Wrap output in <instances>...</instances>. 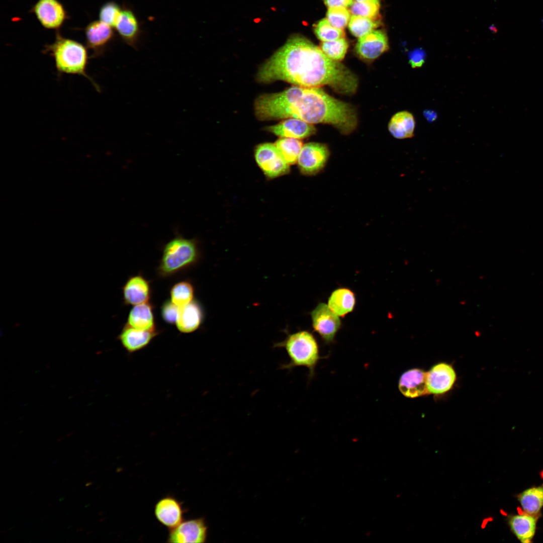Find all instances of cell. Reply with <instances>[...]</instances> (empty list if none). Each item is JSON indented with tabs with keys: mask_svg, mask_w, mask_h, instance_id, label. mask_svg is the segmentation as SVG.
Here are the masks:
<instances>
[{
	"mask_svg": "<svg viewBox=\"0 0 543 543\" xmlns=\"http://www.w3.org/2000/svg\"><path fill=\"white\" fill-rule=\"evenodd\" d=\"M264 130L281 138L298 139L310 136L316 131L312 124L296 118L286 119L275 125L265 127Z\"/></svg>",
	"mask_w": 543,
	"mask_h": 543,
	"instance_id": "cell-14",
	"label": "cell"
},
{
	"mask_svg": "<svg viewBox=\"0 0 543 543\" xmlns=\"http://www.w3.org/2000/svg\"><path fill=\"white\" fill-rule=\"evenodd\" d=\"M274 144L281 155L290 165L297 161L303 146L302 142L299 139L292 138H281Z\"/></svg>",
	"mask_w": 543,
	"mask_h": 543,
	"instance_id": "cell-25",
	"label": "cell"
},
{
	"mask_svg": "<svg viewBox=\"0 0 543 543\" xmlns=\"http://www.w3.org/2000/svg\"><path fill=\"white\" fill-rule=\"evenodd\" d=\"M388 48V40L386 34L381 30H373L358 38L355 51L361 58L372 60Z\"/></svg>",
	"mask_w": 543,
	"mask_h": 543,
	"instance_id": "cell-11",
	"label": "cell"
},
{
	"mask_svg": "<svg viewBox=\"0 0 543 543\" xmlns=\"http://www.w3.org/2000/svg\"><path fill=\"white\" fill-rule=\"evenodd\" d=\"M199 257V251L194 240L175 237L163 248L158 273L164 277L173 275L194 264Z\"/></svg>",
	"mask_w": 543,
	"mask_h": 543,
	"instance_id": "cell-4",
	"label": "cell"
},
{
	"mask_svg": "<svg viewBox=\"0 0 543 543\" xmlns=\"http://www.w3.org/2000/svg\"><path fill=\"white\" fill-rule=\"evenodd\" d=\"M115 28L127 44L135 46L140 33L139 25L132 11L127 9L122 10Z\"/></svg>",
	"mask_w": 543,
	"mask_h": 543,
	"instance_id": "cell-19",
	"label": "cell"
},
{
	"mask_svg": "<svg viewBox=\"0 0 543 543\" xmlns=\"http://www.w3.org/2000/svg\"><path fill=\"white\" fill-rule=\"evenodd\" d=\"M157 334L155 330H142L126 324L118 336L122 346L129 352L141 350L152 341Z\"/></svg>",
	"mask_w": 543,
	"mask_h": 543,
	"instance_id": "cell-16",
	"label": "cell"
},
{
	"mask_svg": "<svg viewBox=\"0 0 543 543\" xmlns=\"http://www.w3.org/2000/svg\"><path fill=\"white\" fill-rule=\"evenodd\" d=\"M89 506V505H88H88H86V506H85V507H87V506Z\"/></svg>",
	"mask_w": 543,
	"mask_h": 543,
	"instance_id": "cell-42",
	"label": "cell"
},
{
	"mask_svg": "<svg viewBox=\"0 0 543 543\" xmlns=\"http://www.w3.org/2000/svg\"><path fill=\"white\" fill-rule=\"evenodd\" d=\"M511 530L521 542H528L533 538L536 529V518L525 513L510 516L508 519Z\"/></svg>",
	"mask_w": 543,
	"mask_h": 543,
	"instance_id": "cell-20",
	"label": "cell"
},
{
	"mask_svg": "<svg viewBox=\"0 0 543 543\" xmlns=\"http://www.w3.org/2000/svg\"><path fill=\"white\" fill-rule=\"evenodd\" d=\"M170 293L171 301L180 307L193 301L194 289L190 282L183 281L175 284L171 289Z\"/></svg>",
	"mask_w": 543,
	"mask_h": 543,
	"instance_id": "cell-26",
	"label": "cell"
},
{
	"mask_svg": "<svg viewBox=\"0 0 543 543\" xmlns=\"http://www.w3.org/2000/svg\"><path fill=\"white\" fill-rule=\"evenodd\" d=\"M126 324L139 330H155L152 305L148 302L135 305L129 312Z\"/></svg>",
	"mask_w": 543,
	"mask_h": 543,
	"instance_id": "cell-21",
	"label": "cell"
},
{
	"mask_svg": "<svg viewBox=\"0 0 543 543\" xmlns=\"http://www.w3.org/2000/svg\"><path fill=\"white\" fill-rule=\"evenodd\" d=\"M87 48L76 40L63 37L57 31L54 41L45 45L42 52L52 57L58 76L64 74L81 75L100 92L99 86L87 72L89 58Z\"/></svg>",
	"mask_w": 543,
	"mask_h": 543,
	"instance_id": "cell-2",
	"label": "cell"
},
{
	"mask_svg": "<svg viewBox=\"0 0 543 543\" xmlns=\"http://www.w3.org/2000/svg\"><path fill=\"white\" fill-rule=\"evenodd\" d=\"M121 11L120 7L117 3L113 1L108 2L100 9L99 20L112 27H115Z\"/></svg>",
	"mask_w": 543,
	"mask_h": 543,
	"instance_id": "cell-32",
	"label": "cell"
},
{
	"mask_svg": "<svg viewBox=\"0 0 543 543\" xmlns=\"http://www.w3.org/2000/svg\"><path fill=\"white\" fill-rule=\"evenodd\" d=\"M179 307L171 301L165 302L161 308V315L163 320L168 323H175L177 319Z\"/></svg>",
	"mask_w": 543,
	"mask_h": 543,
	"instance_id": "cell-33",
	"label": "cell"
},
{
	"mask_svg": "<svg viewBox=\"0 0 543 543\" xmlns=\"http://www.w3.org/2000/svg\"><path fill=\"white\" fill-rule=\"evenodd\" d=\"M320 47L327 57L333 60L339 61L344 57L348 44L344 37L333 41L322 42Z\"/></svg>",
	"mask_w": 543,
	"mask_h": 543,
	"instance_id": "cell-28",
	"label": "cell"
},
{
	"mask_svg": "<svg viewBox=\"0 0 543 543\" xmlns=\"http://www.w3.org/2000/svg\"><path fill=\"white\" fill-rule=\"evenodd\" d=\"M379 24L375 19L353 15L350 19L348 28L353 36L359 38L374 30Z\"/></svg>",
	"mask_w": 543,
	"mask_h": 543,
	"instance_id": "cell-27",
	"label": "cell"
},
{
	"mask_svg": "<svg viewBox=\"0 0 543 543\" xmlns=\"http://www.w3.org/2000/svg\"><path fill=\"white\" fill-rule=\"evenodd\" d=\"M379 1V0H356V1Z\"/></svg>",
	"mask_w": 543,
	"mask_h": 543,
	"instance_id": "cell-39",
	"label": "cell"
},
{
	"mask_svg": "<svg viewBox=\"0 0 543 543\" xmlns=\"http://www.w3.org/2000/svg\"><path fill=\"white\" fill-rule=\"evenodd\" d=\"M518 500L526 513L535 515L543 507V485L524 490L518 495Z\"/></svg>",
	"mask_w": 543,
	"mask_h": 543,
	"instance_id": "cell-24",
	"label": "cell"
},
{
	"mask_svg": "<svg viewBox=\"0 0 543 543\" xmlns=\"http://www.w3.org/2000/svg\"><path fill=\"white\" fill-rule=\"evenodd\" d=\"M123 295L126 304L135 306L148 302L150 296L149 283L141 275L132 277L124 286Z\"/></svg>",
	"mask_w": 543,
	"mask_h": 543,
	"instance_id": "cell-17",
	"label": "cell"
},
{
	"mask_svg": "<svg viewBox=\"0 0 543 543\" xmlns=\"http://www.w3.org/2000/svg\"><path fill=\"white\" fill-rule=\"evenodd\" d=\"M93 482H88L85 484V486H89L93 484Z\"/></svg>",
	"mask_w": 543,
	"mask_h": 543,
	"instance_id": "cell-38",
	"label": "cell"
},
{
	"mask_svg": "<svg viewBox=\"0 0 543 543\" xmlns=\"http://www.w3.org/2000/svg\"><path fill=\"white\" fill-rule=\"evenodd\" d=\"M203 318V311L200 304L192 301L180 307L176 325L182 333H188L196 330L201 325Z\"/></svg>",
	"mask_w": 543,
	"mask_h": 543,
	"instance_id": "cell-18",
	"label": "cell"
},
{
	"mask_svg": "<svg viewBox=\"0 0 543 543\" xmlns=\"http://www.w3.org/2000/svg\"><path fill=\"white\" fill-rule=\"evenodd\" d=\"M311 315L314 330L320 335L326 344L332 343L341 327L338 316L324 303L319 304L312 311Z\"/></svg>",
	"mask_w": 543,
	"mask_h": 543,
	"instance_id": "cell-7",
	"label": "cell"
},
{
	"mask_svg": "<svg viewBox=\"0 0 543 543\" xmlns=\"http://www.w3.org/2000/svg\"><path fill=\"white\" fill-rule=\"evenodd\" d=\"M329 156L326 145L319 143H308L303 146L297 162L301 173L313 175L324 166Z\"/></svg>",
	"mask_w": 543,
	"mask_h": 543,
	"instance_id": "cell-9",
	"label": "cell"
},
{
	"mask_svg": "<svg viewBox=\"0 0 543 543\" xmlns=\"http://www.w3.org/2000/svg\"><path fill=\"white\" fill-rule=\"evenodd\" d=\"M426 53L421 48H417L411 51L409 55V61L413 68L421 67L425 62Z\"/></svg>",
	"mask_w": 543,
	"mask_h": 543,
	"instance_id": "cell-34",
	"label": "cell"
},
{
	"mask_svg": "<svg viewBox=\"0 0 543 543\" xmlns=\"http://www.w3.org/2000/svg\"><path fill=\"white\" fill-rule=\"evenodd\" d=\"M541 21H542V23H543V19H542V20H541Z\"/></svg>",
	"mask_w": 543,
	"mask_h": 543,
	"instance_id": "cell-43",
	"label": "cell"
},
{
	"mask_svg": "<svg viewBox=\"0 0 543 543\" xmlns=\"http://www.w3.org/2000/svg\"><path fill=\"white\" fill-rule=\"evenodd\" d=\"M30 12L47 29L57 30L68 19L64 6L58 0H38Z\"/></svg>",
	"mask_w": 543,
	"mask_h": 543,
	"instance_id": "cell-6",
	"label": "cell"
},
{
	"mask_svg": "<svg viewBox=\"0 0 543 543\" xmlns=\"http://www.w3.org/2000/svg\"><path fill=\"white\" fill-rule=\"evenodd\" d=\"M415 128L414 117L412 114L406 111L395 114L391 119L388 125L392 135L400 139L413 137Z\"/></svg>",
	"mask_w": 543,
	"mask_h": 543,
	"instance_id": "cell-22",
	"label": "cell"
},
{
	"mask_svg": "<svg viewBox=\"0 0 543 543\" xmlns=\"http://www.w3.org/2000/svg\"><path fill=\"white\" fill-rule=\"evenodd\" d=\"M400 392L407 398H416L428 393L427 373L419 369H412L403 373L399 380Z\"/></svg>",
	"mask_w": 543,
	"mask_h": 543,
	"instance_id": "cell-15",
	"label": "cell"
},
{
	"mask_svg": "<svg viewBox=\"0 0 543 543\" xmlns=\"http://www.w3.org/2000/svg\"><path fill=\"white\" fill-rule=\"evenodd\" d=\"M326 17L333 26L342 30L349 23L350 19L349 11L342 7L329 8Z\"/></svg>",
	"mask_w": 543,
	"mask_h": 543,
	"instance_id": "cell-31",
	"label": "cell"
},
{
	"mask_svg": "<svg viewBox=\"0 0 543 543\" xmlns=\"http://www.w3.org/2000/svg\"><path fill=\"white\" fill-rule=\"evenodd\" d=\"M276 347L284 348L290 358L289 363L282 365V369L291 370L296 367H304L309 371V378L312 379L319 360V346L314 336L307 331H300L289 334L283 341L277 343Z\"/></svg>",
	"mask_w": 543,
	"mask_h": 543,
	"instance_id": "cell-3",
	"label": "cell"
},
{
	"mask_svg": "<svg viewBox=\"0 0 543 543\" xmlns=\"http://www.w3.org/2000/svg\"><path fill=\"white\" fill-rule=\"evenodd\" d=\"M355 303L354 294L351 290L339 288L332 293L327 305L338 316L344 317L353 310Z\"/></svg>",
	"mask_w": 543,
	"mask_h": 543,
	"instance_id": "cell-23",
	"label": "cell"
},
{
	"mask_svg": "<svg viewBox=\"0 0 543 543\" xmlns=\"http://www.w3.org/2000/svg\"><path fill=\"white\" fill-rule=\"evenodd\" d=\"M491 28H491V30L493 32H496L497 31V28L494 26H491Z\"/></svg>",
	"mask_w": 543,
	"mask_h": 543,
	"instance_id": "cell-36",
	"label": "cell"
},
{
	"mask_svg": "<svg viewBox=\"0 0 543 543\" xmlns=\"http://www.w3.org/2000/svg\"><path fill=\"white\" fill-rule=\"evenodd\" d=\"M207 537V526L203 518L184 520L169 529L167 541L170 543H203Z\"/></svg>",
	"mask_w": 543,
	"mask_h": 543,
	"instance_id": "cell-8",
	"label": "cell"
},
{
	"mask_svg": "<svg viewBox=\"0 0 543 543\" xmlns=\"http://www.w3.org/2000/svg\"><path fill=\"white\" fill-rule=\"evenodd\" d=\"M254 157L262 171L269 178L282 176L290 171V165L273 143H264L257 145L254 150Z\"/></svg>",
	"mask_w": 543,
	"mask_h": 543,
	"instance_id": "cell-5",
	"label": "cell"
},
{
	"mask_svg": "<svg viewBox=\"0 0 543 543\" xmlns=\"http://www.w3.org/2000/svg\"><path fill=\"white\" fill-rule=\"evenodd\" d=\"M325 5L328 8L335 7H347L353 3V0H324Z\"/></svg>",
	"mask_w": 543,
	"mask_h": 543,
	"instance_id": "cell-35",
	"label": "cell"
},
{
	"mask_svg": "<svg viewBox=\"0 0 543 543\" xmlns=\"http://www.w3.org/2000/svg\"><path fill=\"white\" fill-rule=\"evenodd\" d=\"M86 46L93 52L90 57L100 56L113 39L112 27L99 20L87 24L84 29Z\"/></svg>",
	"mask_w": 543,
	"mask_h": 543,
	"instance_id": "cell-10",
	"label": "cell"
},
{
	"mask_svg": "<svg viewBox=\"0 0 543 543\" xmlns=\"http://www.w3.org/2000/svg\"><path fill=\"white\" fill-rule=\"evenodd\" d=\"M256 80L261 83L282 80L305 87L328 85L344 95L354 93L358 85L357 77L349 69L298 35L291 36L259 67Z\"/></svg>",
	"mask_w": 543,
	"mask_h": 543,
	"instance_id": "cell-1",
	"label": "cell"
},
{
	"mask_svg": "<svg viewBox=\"0 0 543 543\" xmlns=\"http://www.w3.org/2000/svg\"><path fill=\"white\" fill-rule=\"evenodd\" d=\"M84 529H85V528H84V527H78V528H77V529H76V532H78V531H83V530H84Z\"/></svg>",
	"mask_w": 543,
	"mask_h": 543,
	"instance_id": "cell-37",
	"label": "cell"
},
{
	"mask_svg": "<svg viewBox=\"0 0 543 543\" xmlns=\"http://www.w3.org/2000/svg\"><path fill=\"white\" fill-rule=\"evenodd\" d=\"M456 379L454 368L449 364L440 363L433 366L427 373L428 393L442 394L453 386Z\"/></svg>",
	"mask_w": 543,
	"mask_h": 543,
	"instance_id": "cell-13",
	"label": "cell"
},
{
	"mask_svg": "<svg viewBox=\"0 0 543 543\" xmlns=\"http://www.w3.org/2000/svg\"><path fill=\"white\" fill-rule=\"evenodd\" d=\"M314 33L322 42L335 40L344 38L345 36L342 29L333 26L327 19H323L318 22L314 27Z\"/></svg>",
	"mask_w": 543,
	"mask_h": 543,
	"instance_id": "cell-29",
	"label": "cell"
},
{
	"mask_svg": "<svg viewBox=\"0 0 543 543\" xmlns=\"http://www.w3.org/2000/svg\"><path fill=\"white\" fill-rule=\"evenodd\" d=\"M92 532H93V530H91L90 531H89V532H88L87 533V535H88V534H90V533H92Z\"/></svg>",
	"mask_w": 543,
	"mask_h": 543,
	"instance_id": "cell-40",
	"label": "cell"
},
{
	"mask_svg": "<svg viewBox=\"0 0 543 543\" xmlns=\"http://www.w3.org/2000/svg\"><path fill=\"white\" fill-rule=\"evenodd\" d=\"M63 499H64V498H63H63H61V499H60V501H61V500H62Z\"/></svg>",
	"mask_w": 543,
	"mask_h": 543,
	"instance_id": "cell-41",
	"label": "cell"
},
{
	"mask_svg": "<svg viewBox=\"0 0 543 543\" xmlns=\"http://www.w3.org/2000/svg\"><path fill=\"white\" fill-rule=\"evenodd\" d=\"M154 515L162 525L172 529L184 520L185 509L182 503L171 496H166L157 501L154 506Z\"/></svg>",
	"mask_w": 543,
	"mask_h": 543,
	"instance_id": "cell-12",
	"label": "cell"
},
{
	"mask_svg": "<svg viewBox=\"0 0 543 543\" xmlns=\"http://www.w3.org/2000/svg\"><path fill=\"white\" fill-rule=\"evenodd\" d=\"M379 9V1H355L351 5L350 12L353 15L375 19L378 15Z\"/></svg>",
	"mask_w": 543,
	"mask_h": 543,
	"instance_id": "cell-30",
	"label": "cell"
}]
</instances>
